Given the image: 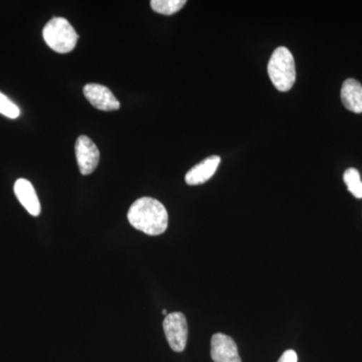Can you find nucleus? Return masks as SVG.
Listing matches in <instances>:
<instances>
[{
    "mask_svg": "<svg viewBox=\"0 0 362 362\" xmlns=\"http://www.w3.org/2000/svg\"><path fill=\"white\" fill-rule=\"evenodd\" d=\"M78 169L83 175L94 173L100 161V152L94 142L88 136L78 138L75 145Z\"/></svg>",
    "mask_w": 362,
    "mask_h": 362,
    "instance_id": "39448f33",
    "label": "nucleus"
},
{
    "mask_svg": "<svg viewBox=\"0 0 362 362\" xmlns=\"http://www.w3.org/2000/svg\"><path fill=\"white\" fill-rule=\"evenodd\" d=\"M151 8L157 13L171 16L180 11L187 4L185 0H152Z\"/></svg>",
    "mask_w": 362,
    "mask_h": 362,
    "instance_id": "9b49d317",
    "label": "nucleus"
},
{
    "mask_svg": "<svg viewBox=\"0 0 362 362\" xmlns=\"http://www.w3.org/2000/svg\"><path fill=\"white\" fill-rule=\"evenodd\" d=\"M14 194L28 214L33 216H40V211H42L40 202L30 181L25 180V178L16 180L14 183Z\"/></svg>",
    "mask_w": 362,
    "mask_h": 362,
    "instance_id": "6e6552de",
    "label": "nucleus"
},
{
    "mask_svg": "<svg viewBox=\"0 0 362 362\" xmlns=\"http://www.w3.org/2000/svg\"><path fill=\"white\" fill-rule=\"evenodd\" d=\"M163 329L171 349L181 352L187 347L188 327L185 316L181 312H173L165 316Z\"/></svg>",
    "mask_w": 362,
    "mask_h": 362,
    "instance_id": "20e7f679",
    "label": "nucleus"
},
{
    "mask_svg": "<svg viewBox=\"0 0 362 362\" xmlns=\"http://www.w3.org/2000/svg\"><path fill=\"white\" fill-rule=\"evenodd\" d=\"M86 99L98 110L116 111L120 109V102L109 88L100 84H87L84 87Z\"/></svg>",
    "mask_w": 362,
    "mask_h": 362,
    "instance_id": "423d86ee",
    "label": "nucleus"
},
{
    "mask_svg": "<svg viewBox=\"0 0 362 362\" xmlns=\"http://www.w3.org/2000/svg\"><path fill=\"white\" fill-rule=\"evenodd\" d=\"M45 44L59 54H68L77 45L78 35L66 18H52L42 30Z\"/></svg>",
    "mask_w": 362,
    "mask_h": 362,
    "instance_id": "7ed1b4c3",
    "label": "nucleus"
},
{
    "mask_svg": "<svg viewBox=\"0 0 362 362\" xmlns=\"http://www.w3.org/2000/svg\"><path fill=\"white\" fill-rule=\"evenodd\" d=\"M130 225L148 235H159L168 226V213L160 202L141 197L130 206L127 214Z\"/></svg>",
    "mask_w": 362,
    "mask_h": 362,
    "instance_id": "f257e3e1",
    "label": "nucleus"
},
{
    "mask_svg": "<svg viewBox=\"0 0 362 362\" xmlns=\"http://www.w3.org/2000/svg\"><path fill=\"white\" fill-rule=\"evenodd\" d=\"M211 356L214 362H242L232 337L216 333L211 338Z\"/></svg>",
    "mask_w": 362,
    "mask_h": 362,
    "instance_id": "0eeeda50",
    "label": "nucleus"
},
{
    "mask_svg": "<svg viewBox=\"0 0 362 362\" xmlns=\"http://www.w3.org/2000/svg\"><path fill=\"white\" fill-rule=\"evenodd\" d=\"M341 101L347 110L362 113V85L354 78H347L341 88Z\"/></svg>",
    "mask_w": 362,
    "mask_h": 362,
    "instance_id": "9d476101",
    "label": "nucleus"
},
{
    "mask_svg": "<svg viewBox=\"0 0 362 362\" xmlns=\"http://www.w3.org/2000/svg\"><path fill=\"white\" fill-rule=\"evenodd\" d=\"M278 362H298L297 354L292 349L286 350Z\"/></svg>",
    "mask_w": 362,
    "mask_h": 362,
    "instance_id": "4468645a",
    "label": "nucleus"
},
{
    "mask_svg": "<svg viewBox=\"0 0 362 362\" xmlns=\"http://www.w3.org/2000/svg\"><path fill=\"white\" fill-rule=\"evenodd\" d=\"M220 163V156L207 157L188 171L185 175V181L188 185H199L206 182L213 177Z\"/></svg>",
    "mask_w": 362,
    "mask_h": 362,
    "instance_id": "1a4fd4ad",
    "label": "nucleus"
},
{
    "mask_svg": "<svg viewBox=\"0 0 362 362\" xmlns=\"http://www.w3.org/2000/svg\"><path fill=\"white\" fill-rule=\"evenodd\" d=\"M162 314H163V315H168V312H166L165 309H164L163 311H162Z\"/></svg>",
    "mask_w": 362,
    "mask_h": 362,
    "instance_id": "2eb2a0df",
    "label": "nucleus"
},
{
    "mask_svg": "<svg viewBox=\"0 0 362 362\" xmlns=\"http://www.w3.org/2000/svg\"><path fill=\"white\" fill-rule=\"evenodd\" d=\"M0 114L11 119H16L21 115L20 108L1 92H0Z\"/></svg>",
    "mask_w": 362,
    "mask_h": 362,
    "instance_id": "ddd939ff",
    "label": "nucleus"
},
{
    "mask_svg": "<svg viewBox=\"0 0 362 362\" xmlns=\"http://www.w3.org/2000/svg\"><path fill=\"white\" fill-rule=\"evenodd\" d=\"M268 74L272 83L280 92H287L292 89L296 81V68L294 57L287 47H278L272 54Z\"/></svg>",
    "mask_w": 362,
    "mask_h": 362,
    "instance_id": "f03ea898",
    "label": "nucleus"
},
{
    "mask_svg": "<svg viewBox=\"0 0 362 362\" xmlns=\"http://www.w3.org/2000/svg\"><path fill=\"white\" fill-rule=\"evenodd\" d=\"M343 180L347 188L356 199H362V181L358 170L356 168H349L343 175Z\"/></svg>",
    "mask_w": 362,
    "mask_h": 362,
    "instance_id": "f8f14e48",
    "label": "nucleus"
}]
</instances>
